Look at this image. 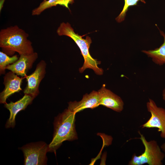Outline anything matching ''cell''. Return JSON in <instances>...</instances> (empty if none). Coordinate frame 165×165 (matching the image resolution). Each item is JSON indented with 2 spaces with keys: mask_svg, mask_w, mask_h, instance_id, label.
I'll return each mask as SVG.
<instances>
[{
  "mask_svg": "<svg viewBox=\"0 0 165 165\" xmlns=\"http://www.w3.org/2000/svg\"><path fill=\"white\" fill-rule=\"evenodd\" d=\"M124 5L123 9L119 16L116 18V21L119 23L123 21L125 19L126 13L129 7L137 5L138 2L140 1L142 2L145 3L144 0H124Z\"/></svg>",
  "mask_w": 165,
  "mask_h": 165,
  "instance_id": "obj_16",
  "label": "cell"
},
{
  "mask_svg": "<svg viewBox=\"0 0 165 165\" xmlns=\"http://www.w3.org/2000/svg\"><path fill=\"white\" fill-rule=\"evenodd\" d=\"M57 33L59 36L65 35L71 38L80 49L84 59L83 66L79 68L80 73H82L87 68H90L92 69L97 75L103 74V70L98 66L101 62L93 58L90 54L89 49L92 43L90 37L87 36L85 39L82 38L83 36L75 33L71 25L68 22L61 23L57 30Z\"/></svg>",
  "mask_w": 165,
  "mask_h": 165,
  "instance_id": "obj_3",
  "label": "cell"
},
{
  "mask_svg": "<svg viewBox=\"0 0 165 165\" xmlns=\"http://www.w3.org/2000/svg\"><path fill=\"white\" fill-rule=\"evenodd\" d=\"M139 139L145 147V151L141 154L138 156L134 154L129 165H142L148 164L149 165H162L165 155L157 141L154 140L147 141L145 136L139 131Z\"/></svg>",
  "mask_w": 165,
  "mask_h": 165,
  "instance_id": "obj_4",
  "label": "cell"
},
{
  "mask_svg": "<svg viewBox=\"0 0 165 165\" xmlns=\"http://www.w3.org/2000/svg\"><path fill=\"white\" fill-rule=\"evenodd\" d=\"M74 0H43L39 6L33 9L31 14L33 16L38 15L45 10L57 5L62 6L70 10L68 7L69 4H72Z\"/></svg>",
  "mask_w": 165,
  "mask_h": 165,
  "instance_id": "obj_14",
  "label": "cell"
},
{
  "mask_svg": "<svg viewBox=\"0 0 165 165\" xmlns=\"http://www.w3.org/2000/svg\"><path fill=\"white\" fill-rule=\"evenodd\" d=\"M75 114L67 108L55 117L53 138L48 145L49 152H55L65 141L78 139L75 128Z\"/></svg>",
  "mask_w": 165,
  "mask_h": 165,
  "instance_id": "obj_2",
  "label": "cell"
},
{
  "mask_svg": "<svg viewBox=\"0 0 165 165\" xmlns=\"http://www.w3.org/2000/svg\"><path fill=\"white\" fill-rule=\"evenodd\" d=\"M19 58L16 55L10 57L4 52H0V73L5 74L6 66L16 61Z\"/></svg>",
  "mask_w": 165,
  "mask_h": 165,
  "instance_id": "obj_15",
  "label": "cell"
},
{
  "mask_svg": "<svg viewBox=\"0 0 165 165\" xmlns=\"http://www.w3.org/2000/svg\"><path fill=\"white\" fill-rule=\"evenodd\" d=\"M38 57V53L34 52L30 54L20 55L16 61L7 65L6 68L18 75L26 77L28 70L32 68L33 63Z\"/></svg>",
  "mask_w": 165,
  "mask_h": 165,
  "instance_id": "obj_10",
  "label": "cell"
},
{
  "mask_svg": "<svg viewBox=\"0 0 165 165\" xmlns=\"http://www.w3.org/2000/svg\"><path fill=\"white\" fill-rule=\"evenodd\" d=\"M100 105L118 112L123 111L124 102L120 97L106 88L105 84L98 91Z\"/></svg>",
  "mask_w": 165,
  "mask_h": 165,
  "instance_id": "obj_8",
  "label": "cell"
},
{
  "mask_svg": "<svg viewBox=\"0 0 165 165\" xmlns=\"http://www.w3.org/2000/svg\"><path fill=\"white\" fill-rule=\"evenodd\" d=\"M68 104V108L75 114L86 108H94L100 105L98 91L93 90L90 94L84 95L80 101L70 102Z\"/></svg>",
  "mask_w": 165,
  "mask_h": 165,
  "instance_id": "obj_12",
  "label": "cell"
},
{
  "mask_svg": "<svg viewBox=\"0 0 165 165\" xmlns=\"http://www.w3.org/2000/svg\"><path fill=\"white\" fill-rule=\"evenodd\" d=\"M146 107L151 116L141 127L142 128H157L158 131L160 132L161 137L165 138V109L157 106L151 99L146 103Z\"/></svg>",
  "mask_w": 165,
  "mask_h": 165,
  "instance_id": "obj_6",
  "label": "cell"
},
{
  "mask_svg": "<svg viewBox=\"0 0 165 165\" xmlns=\"http://www.w3.org/2000/svg\"><path fill=\"white\" fill-rule=\"evenodd\" d=\"M33 98L30 95L24 94L20 99L15 102L11 101L9 103H6L4 107L10 112L9 117L6 124V127L13 128L15 125V117L20 111L24 110L27 106L32 103Z\"/></svg>",
  "mask_w": 165,
  "mask_h": 165,
  "instance_id": "obj_11",
  "label": "cell"
},
{
  "mask_svg": "<svg viewBox=\"0 0 165 165\" xmlns=\"http://www.w3.org/2000/svg\"><path fill=\"white\" fill-rule=\"evenodd\" d=\"M161 35L163 38V44L158 48L153 50H143L142 52L152 58V61L159 65L165 64V33L160 30Z\"/></svg>",
  "mask_w": 165,
  "mask_h": 165,
  "instance_id": "obj_13",
  "label": "cell"
},
{
  "mask_svg": "<svg viewBox=\"0 0 165 165\" xmlns=\"http://www.w3.org/2000/svg\"><path fill=\"white\" fill-rule=\"evenodd\" d=\"M24 156V165H46L48 145L43 141L32 142L20 148Z\"/></svg>",
  "mask_w": 165,
  "mask_h": 165,
  "instance_id": "obj_5",
  "label": "cell"
},
{
  "mask_svg": "<svg viewBox=\"0 0 165 165\" xmlns=\"http://www.w3.org/2000/svg\"><path fill=\"white\" fill-rule=\"evenodd\" d=\"M23 78L11 71L7 73L4 77L5 88L0 94V102L6 103V100L10 95L22 90L21 84Z\"/></svg>",
  "mask_w": 165,
  "mask_h": 165,
  "instance_id": "obj_9",
  "label": "cell"
},
{
  "mask_svg": "<svg viewBox=\"0 0 165 165\" xmlns=\"http://www.w3.org/2000/svg\"><path fill=\"white\" fill-rule=\"evenodd\" d=\"M28 34L15 25L2 29L0 31V47L4 53L9 55L15 52L20 55L34 52L32 42L28 39Z\"/></svg>",
  "mask_w": 165,
  "mask_h": 165,
  "instance_id": "obj_1",
  "label": "cell"
},
{
  "mask_svg": "<svg viewBox=\"0 0 165 165\" xmlns=\"http://www.w3.org/2000/svg\"><path fill=\"white\" fill-rule=\"evenodd\" d=\"M162 98L163 100L165 101V88L162 91Z\"/></svg>",
  "mask_w": 165,
  "mask_h": 165,
  "instance_id": "obj_18",
  "label": "cell"
},
{
  "mask_svg": "<svg viewBox=\"0 0 165 165\" xmlns=\"http://www.w3.org/2000/svg\"><path fill=\"white\" fill-rule=\"evenodd\" d=\"M46 63L41 60L37 64L35 71L25 77L27 82L24 90V94L35 98L39 93V87L41 82L45 76Z\"/></svg>",
  "mask_w": 165,
  "mask_h": 165,
  "instance_id": "obj_7",
  "label": "cell"
},
{
  "mask_svg": "<svg viewBox=\"0 0 165 165\" xmlns=\"http://www.w3.org/2000/svg\"><path fill=\"white\" fill-rule=\"evenodd\" d=\"M160 148L162 151L165 152V142L161 145Z\"/></svg>",
  "mask_w": 165,
  "mask_h": 165,
  "instance_id": "obj_17",
  "label": "cell"
}]
</instances>
